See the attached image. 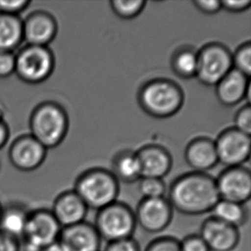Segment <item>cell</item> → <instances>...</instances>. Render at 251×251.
Masks as SVG:
<instances>
[{"instance_id": "obj_36", "label": "cell", "mask_w": 251, "mask_h": 251, "mask_svg": "<svg viewBox=\"0 0 251 251\" xmlns=\"http://www.w3.org/2000/svg\"><path fill=\"white\" fill-rule=\"evenodd\" d=\"M0 251H17V247L10 238L0 236Z\"/></svg>"}, {"instance_id": "obj_38", "label": "cell", "mask_w": 251, "mask_h": 251, "mask_svg": "<svg viewBox=\"0 0 251 251\" xmlns=\"http://www.w3.org/2000/svg\"><path fill=\"white\" fill-rule=\"evenodd\" d=\"M66 251L65 250V248L62 246L60 244H59V242L58 243H54V244H52V245H50V246H48L46 248V251Z\"/></svg>"}, {"instance_id": "obj_26", "label": "cell", "mask_w": 251, "mask_h": 251, "mask_svg": "<svg viewBox=\"0 0 251 251\" xmlns=\"http://www.w3.org/2000/svg\"><path fill=\"white\" fill-rule=\"evenodd\" d=\"M233 69L242 74L251 77V43L247 41L240 45L232 53Z\"/></svg>"}, {"instance_id": "obj_7", "label": "cell", "mask_w": 251, "mask_h": 251, "mask_svg": "<svg viewBox=\"0 0 251 251\" xmlns=\"http://www.w3.org/2000/svg\"><path fill=\"white\" fill-rule=\"evenodd\" d=\"M219 163L226 167L244 166L251 156V136L234 127L221 131L214 141Z\"/></svg>"}, {"instance_id": "obj_5", "label": "cell", "mask_w": 251, "mask_h": 251, "mask_svg": "<svg viewBox=\"0 0 251 251\" xmlns=\"http://www.w3.org/2000/svg\"><path fill=\"white\" fill-rule=\"evenodd\" d=\"M136 226L135 212L119 201L99 210L95 219L96 231L101 240L108 243L131 238Z\"/></svg>"}, {"instance_id": "obj_1", "label": "cell", "mask_w": 251, "mask_h": 251, "mask_svg": "<svg viewBox=\"0 0 251 251\" xmlns=\"http://www.w3.org/2000/svg\"><path fill=\"white\" fill-rule=\"evenodd\" d=\"M167 200L181 214L200 215L210 213L221 198L215 178L206 173L191 172L171 183Z\"/></svg>"}, {"instance_id": "obj_2", "label": "cell", "mask_w": 251, "mask_h": 251, "mask_svg": "<svg viewBox=\"0 0 251 251\" xmlns=\"http://www.w3.org/2000/svg\"><path fill=\"white\" fill-rule=\"evenodd\" d=\"M140 107L148 115L155 119H168L183 107V88L168 78L151 79L140 87L137 93Z\"/></svg>"}, {"instance_id": "obj_32", "label": "cell", "mask_w": 251, "mask_h": 251, "mask_svg": "<svg viewBox=\"0 0 251 251\" xmlns=\"http://www.w3.org/2000/svg\"><path fill=\"white\" fill-rule=\"evenodd\" d=\"M16 70V58L10 51H0V76L10 75Z\"/></svg>"}, {"instance_id": "obj_35", "label": "cell", "mask_w": 251, "mask_h": 251, "mask_svg": "<svg viewBox=\"0 0 251 251\" xmlns=\"http://www.w3.org/2000/svg\"><path fill=\"white\" fill-rule=\"evenodd\" d=\"M27 1H0V10L6 15L19 12L27 5Z\"/></svg>"}, {"instance_id": "obj_13", "label": "cell", "mask_w": 251, "mask_h": 251, "mask_svg": "<svg viewBox=\"0 0 251 251\" xmlns=\"http://www.w3.org/2000/svg\"><path fill=\"white\" fill-rule=\"evenodd\" d=\"M59 244L66 251H100L101 238L94 225L83 221L65 227L59 234Z\"/></svg>"}, {"instance_id": "obj_18", "label": "cell", "mask_w": 251, "mask_h": 251, "mask_svg": "<svg viewBox=\"0 0 251 251\" xmlns=\"http://www.w3.org/2000/svg\"><path fill=\"white\" fill-rule=\"evenodd\" d=\"M46 156V148L33 136L18 140L10 150V158L21 169H34L40 166Z\"/></svg>"}, {"instance_id": "obj_30", "label": "cell", "mask_w": 251, "mask_h": 251, "mask_svg": "<svg viewBox=\"0 0 251 251\" xmlns=\"http://www.w3.org/2000/svg\"><path fill=\"white\" fill-rule=\"evenodd\" d=\"M181 251H210L199 235L188 236L180 242Z\"/></svg>"}, {"instance_id": "obj_31", "label": "cell", "mask_w": 251, "mask_h": 251, "mask_svg": "<svg viewBox=\"0 0 251 251\" xmlns=\"http://www.w3.org/2000/svg\"><path fill=\"white\" fill-rule=\"evenodd\" d=\"M104 251H140L139 245L132 238L111 242Z\"/></svg>"}, {"instance_id": "obj_25", "label": "cell", "mask_w": 251, "mask_h": 251, "mask_svg": "<svg viewBox=\"0 0 251 251\" xmlns=\"http://www.w3.org/2000/svg\"><path fill=\"white\" fill-rule=\"evenodd\" d=\"M138 189L143 198L148 199L164 197L167 190L163 179L147 176L140 178Z\"/></svg>"}, {"instance_id": "obj_8", "label": "cell", "mask_w": 251, "mask_h": 251, "mask_svg": "<svg viewBox=\"0 0 251 251\" xmlns=\"http://www.w3.org/2000/svg\"><path fill=\"white\" fill-rule=\"evenodd\" d=\"M53 68V55L46 47L30 46L16 58V70L27 82L44 81L51 75Z\"/></svg>"}, {"instance_id": "obj_37", "label": "cell", "mask_w": 251, "mask_h": 251, "mask_svg": "<svg viewBox=\"0 0 251 251\" xmlns=\"http://www.w3.org/2000/svg\"><path fill=\"white\" fill-rule=\"evenodd\" d=\"M7 138V129L3 123L0 121V147L5 143Z\"/></svg>"}, {"instance_id": "obj_28", "label": "cell", "mask_w": 251, "mask_h": 251, "mask_svg": "<svg viewBox=\"0 0 251 251\" xmlns=\"http://www.w3.org/2000/svg\"><path fill=\"white\" fill-rule=\"evenodd\" d=\"M235 129L241 132L251 136V104L246 102V104L242 105L238 109L234 116Z\"/></svg>"}, {"instance_id": "obj_15", "label": "cell", "mask_w": 251, "mask_h": 251, "mask_svg": "<svg viewBox=\"0 0 251 251\" xmlns=\"http://www.w3.org/2000/svg\"><path fill=\"white\" fill-rule=\"evenodd\" d=\"M142 176L163 179L173 167V157L164 147L149 144L136 152Z\"/></svg>"}, {"instance_id": "obj_19", "label": "cell", "mask_w": 251, "mask_h": 251, "mask_svg": "<svg viewBox=\"0 0 251 251\" xmlns=\"http://www.w3.org/2000/svg\"><path fill=\"white\" fill-rule=\"evenodd\" d=\"M24 36L31 46L45 47L57 33V24L48 14H35L23 26Z\"/></svg>"}, {"instance_id": "obj_33", "label": "cell", "mask_w": 251, "mask_h": 251, "mask_svg": "<svg viewBox=\"0 0 251 251\" xmlns=\"http://www.w3.org/2000/svg\"><path fill=\"white\" fill-rule=\"evenodd\" d=\"M193 4L197 10L206 15H214L222 9L221 0H195Z\"/></svg>"}, {"instance_id": "obj_27", "label": "cell", "mask_w": 251, "mask_h": 251, "mask_svg": "<svg viewBox=\"0 0 251 251\" xmlns=\"http://www.w3.org/2000/svg\"><path fill=\"white\" fill-rule=\"evenodd\" d=\"M27 221L24 215L17 212H10L5 214L2 221V226L4 231L12 235L24 233Z\"/></svg>"}, {"instance_id": "obj_21", "label": "cell", "mask_w": 251, "mask_h": 251, "mask_svg": "<svg viewBox=\"0 0 251 251\" xmlns=\"http://www.w3.org/2000/svg\"><path fill=\"white\" fill-rule=\"evenodd\" d=\"M198 51L190 46L176 49L171 58V68L179 78H194L197 75Z\"/></svg>"}, {"instance_id": "obj_3", "label": "cell", "mask_w": 251, "mask_h": 251, "mask_svg": "<svg viewBox=\"0 0 251 251\" xmlns=\"http://www.w3.org/2000/svg\"><path fill=\"white\" fill-rule=\"evenodd\" d=\"M74 191L88 208L99 211L117 201L119 182L111 171L93 167L78 176Z\"/></svg>"}, {"instance_id": "obj_10", "label": "cell", "mask_w": 251, "mask_h": 251, "mask_svg": "<svg viewBox=\"0 0 251 251\" xmlns=\"http://www.w3.org/2000/svg\"><path fill=\"white\" fill-rule=\"evenodd\" d=\"M173 208L165 197L143 198L136 207V225L150 233L164 231L173 220Z\"/></svg>"}, {"instance_id": "obj_20", "label": "cell", "mask_w": 251, "mask_h": 251, "mask_svg": "<svg viewBox=\"0 0 251 251\" xmlns=\"http://www.w3.org/2000/svg\"><path fill=\"white\" fill-rule=\"evenodd\" d=\"M111 172L119 182L131 183L139 181L142 171L136 152L123 150L116 153L112 159Z\"/></svg>"}, {"instance_id": "obj_14", "label": "cell", "mask_w": 251, "mask_h": 251, "mask_svg": "<svg viewBox=\"0 0 251 251\" xmlns=\"http://www.w3.org/2000/svg\"><path fill=\"white\" fill-rule=\"evenodd\" d=\"M215 95L221 105L231 107L251 96L250 77L232 69L224 78L215 86Z\"/></svg>"}, {"instance_id": "obj_23", "label": "cell", "mask_w": 251, "mask_h": 251, "mask_svg": "<svg viewBox=\"0 0 251 251\" xmlns=\"http://www.w3.org/2000/svg\"><path fill=\"white\" fill-rule=\"evenodd\" d=\"M24 35L23 25L13 15L0 16V51H10Z\"/></svg>"}, {"instance_id": "obj_11", "label": "cell", "mask_w": 251, "mask_h": 251, "mask_svg": "<svg viewBox=\"0 0 251 251\" xmlns=\"http://www.w3.org/2000/svg\"><path fill=\"white\" fill-rule=\"evenodd\" d=\"M60 225L52 214L40 213L27 221L24 233L27 237V248L40 251L54 244L60 234Z\"/></svg>"}, {"instance_id": "obj_17", "label": "cell", "mask_w": 251, "mask_h": 251, "mask_svg": "<svg viewBox=\"0 0 251 251\" xmlns=\"http://www.w3.org/2000/svg\"><path fill=\"white\" fill-rule=\"evenodd\" d=\"M87 213L88 207L78 195L75 191H68L56 200L52 215L58 224L68 227L83 222Z\"/></svg>"}, {"instance_id": "obj_34", "label": "cell", "mask_w": 251, "mask_h": 251, "mask_svg": "<svg viewBox=\"0 0 251 251\" xmlns=\"http://www.w3.org/2000/svg\"><path fill=\"white\" fill-rule=\"evenodd\" d=\"M221 8L232 13H239L248 10L251 0H221Z\"/></svg>"}, {"instance_id": "obj_9", "label": "cell", "mask_w": 251, "mask_h": 251, "mask_svg": "<svg viewBox=\"0 0 251 251\" xmlns=\"http://www.w3.org/2000/svg\"><path fill=\"white\" fill-rule=\"evenodd\" d=\"M221 200L245 204L251 196V173L245 166L226 167L215 178Z\"/></svg>"}, {"instance_id": "obj_4", "label": "cell", "mask_w": 251, "mask_h": 251, "mask_svg": "<svg viewBox=\"0 0 251 251\" xmlns=\"http://www.w3.org/2000/svg\"><path fill=\"white\" fill-rule=\"evenodd\" d=\"M31 128L34 134L33 137L45 148L58 146L68 132V115L60 105L47 103L34 112Z\"/></svg>"}, {"instance_id": "obj_12", "label": "cell", "mask_w": 251, "mask_h": 251, "mask_svg": "<svg viewBox=\"0 0 251 251\" xmlns=\"http://www.w3.org/2000/svg\"><path fill=\"white\" fill-rule=\"evenodd\" d=\"M199 236L210 251H231L239 241L238 228L213 216L203 221Z\"/></svg>"}, {"instance_id": "obj_22", "label": "cell", "mask_w": 251, "mask_h": 251, "mask_svg": "<svg viewBox=\"0 0 251 251\" xmlns=\"http://www.w3.org/2000/svg\"><path fill=\"white\" fill-rule=\"evenodd\" d=\"M212 216L235 227H240L248 219L245 204L220 200L211 211Z\"/></svg>"}, {"instance_id": "obj_6", "label": "cell", "mask_w": 251, "mask_h": 251, "mask_svg": "<svg viewBox=\"0 0 251 251\" xmlns=\"http://www.w3.org/2000/svg\"><path fill=\"white\" fill-rule=\"evenodd\" d=\"M232 69V52L225 45L210 42L198 51L196 78L201 84L215 87Z\"/></svg>"}, {"instance_id": "obj_16", "label": "cell", "mask_w": 251, "mask_h": 251, "mask_svg": "<svg viewBox=\"0 0 251 251\" xmlns=\"http://www.w3.org/2000/svg\"><path fill=\"white\" fill-rule=\"evenodd\" d=\"M184 159L193 172L207 173L219 163L214 140L206 136L191 140L184 150Z\"/></svg>"}, {"instance_id": "obj_29", "label": "cell", "mask_w": 251, "mask_h": 251, "mask_svg": "<svg viewBox=\"0 0 251 251\" xmlns=\"http://www.w3.org/2000/svg\"><path fill=\"white\" fill-rule=\"evenodd\" d=\"M145 251H181L180 242L172 237H161L151 242Z\"/></svg>"}, {"instance_id": "obj_24", "label": "cell", "mask_w": 251, "mask_h": 251, "mask_svg": "<svg viewBox=\"0 0 251 251\" xmlns=\"http://www.w3.org/2000/svg\"><path fill=\"white\" fill-rule=\"evenodd\" d=\"M145 0H112L110 6L117 17L129 20L138 17L146 6Z\"/></svg>"}]
</instances>
